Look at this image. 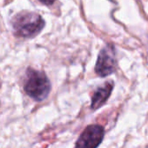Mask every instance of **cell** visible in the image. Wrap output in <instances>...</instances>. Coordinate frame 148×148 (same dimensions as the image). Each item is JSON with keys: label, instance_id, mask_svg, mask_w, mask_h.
<instances>
[{"label": "cell", "instance_id": "obj_1", "mask_svg": "<svg viewBox=\"0 0 148 148\" xmlns=\"http://www.w3.org/2000/svg\"><path fill=\"white\" fill-rule=\"evenodd\" d=\"M24 90L32 99L43 101L51 92V83L43 71L28 68L25 73Z\"/></svg>", "mask_w": 148, "mask_h": 148}, {"label": "cell", "instance_id": "obj_2", "mask_svg": "<svg viewBox=\"0 0 148 148\" xmlns=\"http://www.w3.org/2000/svg\"><path fill=\"white\" fill-rule=\"evenodd\" d=\"M42 17L34 12H22L12 18L14 34L20 38H33L44 28Z\"/></svg>", "mask_w": 148, "mask_h": 148}, {"label": "cell", "instance_id": "obj_3", "mask_svg": "<svg viewBox=\"0 0 148 148\" xmlns=\"http://www.w3.org/2000/svg\"><path fill=\"white\" fill-rule=\"evenodd\" d=\"M105 137V129L98 124L89 125L78 138L75 148H98Z\"/></svg>", "mask_w": 148, "mask_h": 148}, {"label": "cell", "instance_id": "obj_4", "mask_svg": "<svg viewBox=\"0 0 148 148\" xmlns=\"http://www.w3.org/2000/svg\"><path fill=\"white\" fill-rule=\"evenodd\" d=\"M117 61L114 46L107 45L99 54L95 66V71L100 77H106L116 70Z\"/></svg>", "mask_w": 148, "mask_h": 148}, {"label": "cell", "instance_id": "obj_5", "mask_svg": "<svg viewBox=\"0 0 148 148\" xmlns=\"http://www.w3.org/2000/svg\"><path fill=\"white\" fill-rule=\"evenodd\" d=\"M113 89V82L109 81L104 84L101 87H99L93 94L92 98V104L91 108L92 110H97L98 108L101 107L109 99L112 91Z\"/></svg>", "mask_w": 148, "mask_h": 148}, {"label": "cell", "instance_id": "obj_6", "mask_svg": "<svg viewBox=\"0 0 148 148\" xmlns=\"http://www.w3.org/2000/svg\"><path fill=\"white\" fill-rule=\"evenodd\" d=\"M39 1L44 4V5H52L54 2H55V0H39Z\"/></svg>", "mask_w": 148, "mask_h": 148}]
</instances>
